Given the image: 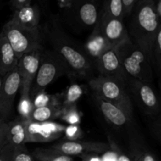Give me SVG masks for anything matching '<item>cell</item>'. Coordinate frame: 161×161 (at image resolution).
Segmentation results:
<instances>
[{
  "label": "cell",
  "instance_id": "obj_6",
  "mask_svg": "<svg viewBox=\"0 0 161 161\" xmlns=\"http://www.w3.org/2000/svg\"><path fill=\"white\" fill-rule=\"evenodd\" d=\"M2 32L11 45L18 59L25 53L42 48L39 28L28 29L9 20L4 25Z\"/></svg>",
  "mask_w": 161,
  "mask_h": 161
},
{
  "label": "cell",
  "instance_id": "obj_2",
  "mask_svg": "<svg viewBox=\"0 0 161 161\" xmlns=\"http://www.w3.org/2000/svg\"><path fill=\"white\" fill-rule=\"evenodd\" d=\"M50 41L53 51L61 58L69 72L78 76L86 77L91 72L93 64L83 50L79 49L60 30L53 29L50 32Z\"/></svg>",
  "mask_w": 161,
  "mask_h": 161
},
{
  "label": "cell",
  "instance_id": "obj_25",
  "mask_svg": "<svg viewBox=\"0 0 161 161\" xmlns=\"http://www.w3.org/2000/svg\"><path fill=\"white\" fill-rule=\"evenodd\" d=\"M60 117L69 125H80L81 121L80 114L75 105L64 108Z\"/></svg>",
  "mask_w": 161,
  "mask_h": 161
},
{
  "label": "cell",
  "instance_id": "obj_8",
  "mask_svg": "<svg viewBox=\"0 0 161 161\" xmlns=\"http://www.w3.org/2000/svg\"><path fill=\"white\" fill-rule=\"evenodd\" d=\"M42 52V48L36 49L18 59L17 68L20 77V98L29 97L30 89L39 69Z\"/></svg>",
  "mask_w": 161,
  "mask_h": 161
},
{
  "label": "cell",
  "instance_id": "obj_30",
  "mask_svg": "<svg viewBox=\"0 0 161 161\" xmlns=\"http://www.w3.org/2000/svg\"><path fill=\"white\" fill-rule=\"evenodd\" d=\"M14 146L6 144L0 150V161H12Z\"/></svg>",
  "mask_w": 161,
  "mask_h": 161
},
{
  "label": "cell",
  "instance_id": "obj_34",
  "mask_svg": "<svg viewBox=\"0 0 161 161\" xmlns=\"http://www.w3.org/2000/svg\"><path fill=\"white\" fill-rule=\"evenodd\" d=\"M110 147L111 149H113L115 153V155L116 157V161H132L127 157V155H125L124 153H123L119 149H118V148L116 146H115L113 144H110Z\"/></svg>",
  "mask_w": 161,
  "mask_h": 161
},
{
  "label": "cell",
  "instance_id": "obj_4",
  "mask_svg": "<svg viewBox=\"0 0 161 161\" xmlns=\"http://www.w3.org/2000/svg\"><path fill=\"white\" fill-rule=\"evenodd\" d=\"M94 95L122 110L130 119L133 116V105L125 86L113 79L99 75L89 80Z\"/></svg>",
  "mask_w": 161,
  "mask_h": 161
},
{
  "label": "cell",
  "instance_id": "obj_24",
  "mask_svg": "<svg viewBox=\"0 0 161 161\" xmlns=\"http://www.w3.org/2000/svg\"><path fill=\"white\" fill-rule=\"evenodd\" d=\"M31 102H32L33 107L61 105V100H59L58 95H50V94H45L44 91L38 94L31 100Z\"/></svg>",
  "mask_w": 161,
  "mask_h": 161
},
{
  "label": "cell",
  "instance_id": "obj_19",
  "mask_svg": "<svg viewBox=\"0 0 161 161\" xmlns=\"http://www.w3.org/2000/svg\"><path fill=\"white\" fill-rule=\"evenodd\" d=\"M63 108L61 105L33 107L26 119L36 123L50 122L61 116Z\"/></svg>",
  "mask_w": 161,
  "mask_h": 161
},
{
  "label": "cell",
  "instance_id": "obj_33",
  "mask_svg": "<svg viewBox=\"0 0 161 161\" xmlns=\"http://www.w3.org/2000/svg\"><path fill=\"white\" fill-rule=\"evenodd\" d=\"M137 0H123L124 4V17L129 16L136 3Z\"/></svg>",
  "mask_w": 161,
  "mask_h": 161
},
{
  "label": "cell",
  "instance_id": "obj_15",
  "mask_svg": "<svg viewBox=\"0 0 161 161\" xmlns=\"http://www.w3.org/2000/svg\"><path fill=\"white\" fill-rule=\"evenodd\" d=\"M10 20L14 23L28 29L39 28L40 9L36 5H27L14 9Z\"/></svg>",
  "mask_w": 161,
  "mask_h": 161
},
{
  "label": "cell",
  "instance_id": "obj_12",
  "mask_svg": "<svg viewBox=\"0 0 161 161\" xmlns=\"http://www.w3.org/2000/svg\"><path fill=\"white\" fill-rule=\"evenodd\" d=\"M99 25L101 31L110 47H117L130 39L123 20L107 16L100 11Z\"/></svg>",
  "mask_w": 161,
  "mask_h": 161
},
{
  "label": "cell",
  "instance_id": "obj_20",
  "mask_svg": "<svg viewBox=\"0 0 161 161\" xmlns=\"http://www.w3.org/2000/svg\"><path fill=\"white\" fill-rule=\"evenodd\" d=\"M7 144L16 147L28 143L25 119L21 118L20 119H15L7 123Z\"/></svg>",
  "mask_w": 161,
  "mask_h": 161
},
{
  "label": "cell",
  "instance_id": "obj_7",
  "mask_svg": "<svg viewBox=\"0 0 161 161\" xmlns=\"http://www.w3.org/2000/svg\"><path fill=\"white\" fill-rule=\"evenodd\" d=\"M64 16L86 27L94 28L100 17L98 0H57Z\"/></svg>",
  "mask_w": 161,
  "mask_h": 161
},
{
  "label": "cell",
  "instance_id": "obj_9",
  "mask_svg": "<svg viewBox=\"0 0 161 161\" xmlns=\"http://www.w3.org/2000/svg\"><path fill=\"white\" fill-rule=\"evenodd\" d=\"M101 75L113 79L126 86L129 76L124 71L116 47H110L100 55L95 62Z\"/></svg>",
  "mask_w": 161,
  "mask_h": 161
},
{
  "label": "cell",
  "instance_id": "obj_1",
  "mask_svg": "<svg viewBox=\"0 0 161 161\" xmlns=\"http://www.w3.org/2000/svg\"><path fill=\"white\" fill-rule=\"evenodd\" d=\"M129 36L152 61V46L161 23L154 9L153 2L137 1L130 13Z\"/></svg>",
  "mask_w": 161,
  "mask_h": 161
},
{
  "label": "cell",
  "instance_id": "obj_10",
  "mask_svg": "<svg viewBox=\"0 0 161 161\" xmlns=\"http://www.w3.org/2000/svg\"><path fill=\"white\" fill-rule=\"evenodd\" d=\"M20 77L17 68L3 76L0 91V119L6 121L12 114L14 99L20 90Z\"/></svg>",
  "mask_w": 161,
  "mask_h": 161
},
{
  "label": "cell",
  "instance_id": "obj_14",
  "mask_svg": "<svg viewBox=\"0 0 161 161\" xmlns=\"http://www.w3.org/2000/svg\"><path fill=\"white\" fill-rule=\"evenodd\" d=\"M28 142H47L58 138L65 127L50 122L36 123L25 119Z\"/></svg>",
  "mask_w": 161,
  "mask_h": 161
},
{
  "label": "cell",
  "instance_id": "obj_32",
  "mask_svg": "<svg viewBox=\"0 0 161 161\" xmlns=\"http://www.w3.org/2000/svg\"><path fill=\"white\" fill-rule=\"evenodd\" d=\"M134 161H157L155 157L149 152H142L136 154Z\"/></svg>",
  "mask_w": 161,
  "mask_h": 161
},
{
  "label": "cell",
  "instance_id": "obj_5",
  "mask_svg": "<svg viewBox=\"0 0 161 161\" xmlns=\"http://www.w3.org/2000/svg\"><path fill=\"white\" fill-rule=\"evenodd\" d=\"M69 71L61 58L53 50L42 51L39 69L31 84L29 97L32 100L38 94L44 90L61 75Z\"/></svg>",
  "mask_w": 161,
  "mask_h": 161
},
{
  "label": "cell",
  "instance_id": "obj_36",
  "mask_svg": "<svg viewBox=\"0 0 161 161\" xmlns=\"http://www.w3.org/2000/svg\"><path fill=\"white\" fill-rule=\"evenodd\" d=\"M83 161H101L97 154H84L80 156Z\"/></svg>",
  "mask_w": 161,
  "mask_h": 161
},
{
  "label": "cell",
  "instance_id": "obj_17",
  "mask_svg": "<svg viewBox=\"0 0 161 161\" xmlns=\"http://www.w3.org/2000/svg\"><path fill=\"white\" fill-rule=\"evenodd\" d=\"M94 97L101 113L110 124L115 127H121L130 121L128 116L119 108L112 105L109 102H105L97 96L94 95Z\"/></svg>",
  "mask_w": 161,
  "mask_h": 161
},
{
  "label": "cell",
  "instance_id": "obj_31",
  "mask_svg": "<svg viewBox=\"0 0 161 161\" xmlns=\"http://www.w3.org/2000/svg\"><path fill=\"white\" fill-rule=\"evenodd\" d=\"M7 123L0 119V150L3 146L7 144L6 133H7Z\"/></svg>",
  "mask_w": 161,
  "mask_h": 161
},
{
  "label": "cell",
  "instance_id": "obj_35",
  "mask_svg": "<svg viewBox=\"0 0 161 161\" xmlns=\"http://www.w3.org/2000/svg\"><path fill=\"white\" fill-rule=\"evenodd\" d=\"M31 0H11V7L13 9H15L31 4Z\"/></svg>",
  "mask_w": 161,
  "mask_h": 161
},
{
  "label": "cell",
  "instance_id": "obj_38",
  "mask_svg": "<svg viewBox=\"0 0 161 161\" xmlns=\"http://www.w3.org/2000/svg\"><path fill=\"white\" fill-rule=\"evenodd\" d=\"M2 80H3V77L0 75V91H1V87H2Z\"/></svg>",
  "mask_w": 161,
  "mask_h": 161
},
{
  "label": "cell",
  "instance_id": "obj_39",
  "mask_svg": "<svg viewBox=\"0 0 161 161\" xmlns=\"http://www.w3.org/2000/svg\"><path fill=\"white\" fill-rule=\"evenodd\" d=\"M137 1H142V2H153L154 0H137Z\"/></svg>",
  "mask_w": 161,
  "mask_h": 161
},
{
  "label": "cell",
  "instance_id": "obj_26",
  "mask_svg": "<svg viewBox=\"0 0 161 161\" xmlns=\"http://www.w3.org/2000/svg\"><path fill=\"white\" fill-rule=\"evenodd\" d=\"M12 161H35L31 154L28 152L25 145L16 146L14 149Z\"/></svg>",
  "mask_w": 161,
  "mask_h": 161
},
{
  "label": "cell",
  "instance_id": "obj_11",
  "mask_svg": "<svg viewBox=\"0 0 161 161\" xmlns=\"http://www.w3.org/2000/svg\"><path fill=\"white\" fill-rule=\"evenodd\" d=\"M127 84L129 85L131 93L146 113L153 116L158 114L160 109V103L149 83L129 77Z\"/></svg>",
  "mask_w": 161,
  "mask_h": 161
},
{
  "label": "cell",
  "instance_id": "obj_27",
  "mask_svg": "<svg viewBox=\"0 0 161 161\" xmlns=\"http://www.w3.org/2000/svg\"><path fill=\"white\" fill-rule=\"evenodd\" d=\"M157 61L159 68L161 63V29L157 31L152 46V59Z\"/></svg>",
  "mask_w": 161,
  "mask_h": 161
},
{
  "label": "cell",
  "instance_id": "obj_13",
  "mask_svg": "<svg viewBox=\"0 0 161 161\" xmlns=\"http://www.w3.org/2000/svg\"><path fill=\"white\" fill-rule=\"evenodd\" d=\"M50 148L64 154L73 157L84 154H101L110 150V144L100 142L64 141L53 145Z\"/></svg>",
  "mask_w": 161,
  "mask_h": 161
},
{
  "label": "cell",
  "instance_id": "obj_37",
  "mask_svg": "<svg viewBox=\"0 0 161 161\" xmlns=\"http://www.w3.org/2000/svg\"><path fill=\"white\" fill-rule=\"evenodd\" d=\"M154 9L159 18L161 19V0H154Z\"/></svg>",
  "mask_w": 161,
  "mask_h": 161
},
{
  "label": "cell",
  "instance_id": "obj_21",
  "mask_svg": "<svg viewBox=\"0 0 161 161\" xmlns=\"http://www.w3.org/2000/svg\"><path fill=\"white\" fill-rule=\"evenodd\" d=\"M31 154L33 158L37 161H74L72 157L64 155L52 148H38L35 149Z\"/></svg>",
  "mask_w": 161,
  "mask_h": 161
},
{
  "label": "cell",
  "instance_id": "obj_28",
  "mask_svg": "<svg viewBox=\"0 0 161 161\" xmlns=\"http://www.w3.org/2000/svg\"><path fill=\"white\" fill-rule=\"evenodd\" d=\"M32 108V102H31L30 97H28V98H20V103H19L18 110L19 113L21 115V118L26 119Z\"/></svg>",
  "mask_w": 161,
  "mask_h": 161
},
{
  "label": "cell",
  "instance_id": "obj_22",
  "mask_svg": "<svg viewBox=\"0 0 161 161\" xmlns=\"http://www.w3.org/2000/svg\"><path fill=\"white\" fill-rule=\"evenodd\" d=\"M83 94V90L80 85L72 84L68 87L64 94H62V101H61V106L62 108L75 105V103L80 100Z\"/></svg>",
  "mask_w": 161,
  "mask_h": 161
},
{
  "label": "cell",
  "instance_id": "obj_3",
  "mask_svg": "<svg viewBox=\"0 0 161 161\" xmlns=\"http://www.w3.org/2000/svg\"><path fill=\"white\" fill-rule=\"evenodd\" d=\"M116 48L119 61L129 77L144 83H152L153 75L151 61L135 42L130 39Z\"/></svg>",
  "mask_w": 161,
  "mask_h": 161
},
{
  "label": "cell",
  "instance_id": "obj_18",
  "mask_svg": "<svg viewBox=\"0 0 161 161\" xmlns=\"http://www.w3.org/2000/svg\"><path fill=\"white\" fill-rule=\"evenodd\" d=\"M18 58L12 47L5 37L3 32H0V75L4 76L17 66Z\"/></svg>",
  "mask_w": 161,
  "mask_h": 161
},
{
  "label": "cell",
  "instance_id": "obj_23",
  "mask_svg": "<svg viewBox=\"0 0 161 161\" xmlns=\"http://www.w3.org/2000/svg\"><path fill=\"white\" fill-rule=\"evenodd\" d=\"M102 14L111 17L124 20V4L123 0H104Z\"/></svg>",
  "mask_w": 161,
  "mask_h": 161
},
{
  "label": "cell",
  "instance_id": "obj_29",
  "mask_svg": "<svg viewBox=\"0 0 161 161\" xmlns=\"http://www.w3.org/2000/svg\"><path fill=\"white\" fill-rule=\"evenodd\" d=\"M64 132L69 141H75L82 135V130L80 125H69L64 128Z\"/></svg>",
  "mask_w": 161,
  "mask_h": 161
},
{
  "label": "cell",
  "instance_id": "obj_16",
  "mask_svg": "<svg viewBox=\"0 0 161 161\" xmlns=\"http://www.w3.org/2000/svg\"><path fill=\"white\" fill-rule=\"evenodd\" d=\"M108 47H110V45L108 43L105 38L104 37L103 34L101 31L98 19L97 23L93 28L92 33L86 40V43L84 44L83 51L86 53L87 58L91 60V62L94 61L95 63L100 55Z\"/></svg>",
  "mask_w": 161,
  "mask_h": 161
}]
</instances>
